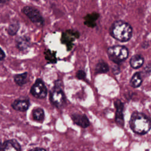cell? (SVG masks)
Wrapping results in <instances>:
<instances>
[{
  "label": "cell",
  "mask_w": 151,
  "mask_h": 151,
  "mask_svg": "<svg viewBox=\"0 0 151 151\" xmlns=\"http://www.w3.org/2000/svg\"><path fill=\"white\" fill-rule=\"evenodd\" d=\"M80 37V32L74 29H67L61 34V42L66 45L67 50L70 51L72 49L74 41Z\"/></svg>",
  "instance_id": "52a82bcc"
},
{
  "label": "cell",
  "mask_w": 151,
  "mask_h": 151,
  "mask_svg": "<svg viewBox=\"0 0 151 151\" xmlns=\"http://www.w3.org/2000/svg\"><path fill=\"white\" fill-rule=\"evenodd\" d=\"M7 1H0V4H5V3H6Z\"/></svg>",
  "instance_id": "cb8c5ba5"
},
{
  "label": "cell",
  "mask_w": 151,
  "mask_h": 151,
  "mask_svg": "<svg viewBox=\"0 0 151 151\" xmlns=\"http://www.w3.org/2000/svg\"><path fill=\"white\" fill-rule=\"evenodd\" d=\"M0 151H21V147L15 139L0 142Z\"/></svg>",
  "instance_id": "9c48e42d"
},
{
  "label": "cell",
  "mask_w": 151,
  "mask_h": 151,
  "mask_svg": "<svg viewBox=\"0 0 151 151\" xmlns=\"http://www.w3.org/2000/svg\"><path fill=\"white\" fill-rule=\"evenodd\" d=\"M44 55L45 59L48 63L55 64L57 63V60L56 57V51H52L50 49H46L44 52Z\"/></svg>",
  "instance_id": "d6986e66"
},
{
  "label": "cell",
  "mask_w": 151,
  "mask_h": 151,
  "mask_svg": "<svg viewBox=\"0 0 151 151\" xmlns=\"http://www.w3.org/2000/svg\"><path fill=\"white\" fill-rule=\"evenodd\" d=\"M14 81L18 86H23L28 81V74L27 72L17 74L14 76Z\"/></svg>",
  "instance_id": "9a60e30c"
},
{
  "label": "cell",
  "mask_w": 151,
  "mask_h": 151,
  "mask_svg": "<svg viewBox=\"0 0 151 151\" xmlns=\"http://www.w3.org/2000/svg\"><path fill=\"white\" fill-rule=\"evenodd\" d=\"M143 82L141 74L140 72H136L132 77L130 80V85L133 88L140 87Z\"/></svg>",
  "instance_id": "e0dca14e"
},
{
  "label": "cell",
  "mask_w": 151,
  "mask_h": 151,
  "mask_svg": "<svg viewBox=\"0 0 151 151\" xmlns=\"http://www.w3.org/2000/svg\"><path fill=\"white\" fill-rule=\"evenodd\" d=\"M76 76L78 80H84L86 78V74L84 70H79L77 71V73L76 74Z\"/></svg>",
  "instance_id": "44dd1931"
},
{
  "label": "cell",
  "mask_w": 151,
  "mask_h": 151,
  "mask_svg": "<svg viewBox=\"0 0 151 151\" xmlns=\"http://www.w3.org/2000/svg\"><path fill=\"white\" fill-rule=\"evenodd\" d=\"M32 116L33 119L38 122H42L45 117L44 110L41 107H35L32 110Z\"/></svg>",
  "instance_id": "2e32d148"
},
{
  "label": "cell",
  "mask_w": 151,
  "mask_h": 151,
  "mask_svg": "<svg viewBox=\"0 0 151 151\" xmlns=\"http://www.w3.org/2000/svg\"><path fill=\"white\" fill-rule=\"evenodd\" d=\"M100 15L97 12L88 14L84 17V24L87 27L94 28L96 26V21L99 18Z\"/></svg>",
  "instance_id": "4fadbf2b"
},
{
  "label": "cell",
  "mask_w": 151,
  "mask_h": 151,
  "mask_svg": "<svg viewBox=\"0 0 151 151\" xmlns=\"http://www.w3.org/2000/svg\"><path fill=\"white\" fill-rule=\"evenodd\" d=\"M31 40L26 35L19 36L15 39L16 47L22 52L27 51L31 47Z\"/></svg>",
  "instance_id": "30bf717a"
},
{
  "label": "cell",
  "mask_w": 151,
  "mask_h": 151,
  "mask_svg": "<svg viewBox=\"0 0 151 151\" xmlns=\"http://www.w3.org/2000/svg\"><path fill=\"white\" fill-rule=\"evenodd\" d=\"M20 27V24L18 21L12 22L8 26L6 31L8 34L11 36H14L17 34Z\"/></svg>",
  "instance_id": "ffe728a7"
},
{
  "label": "cell",
  "mask_w": 151,
  "mask_h": 151,
  "mask_svg": "<svg viewBox=\"0 0 151 151\" xmlns=\"http://www.w3.org/2000/svg\"><path fill=\"white\" fill-rule=\"evenodd\" d=\"M109 32L110 35L116 40L126 42L129 41L132 37L133 28L128 22L118 20L112 24Z\"/></svg>",
  "instance_id": "6da1fadb"
},
{
  "label": "cell",
  "mask_w": 151,
  "mask_h": 151,
  "mask_svg": "<svg viewBox=\"0 0 151 151\" xmlns=\"http://www.w3.org/2000/svg\"><path fill=\"white\" fill-rule=\"evenodd\" d=\"M129 124L130 129L136 134H145L150 129V120L149 117L145 113L134 111L131 114Z\"/></svg>",
  "instance_id": "7a4b0ae2"
},
{
  "label": "cell",
  "mask_w": 151,
  "mask_h": 151,
  "mask_svg": "<svg viewBox=\"0 0 151 151\" xmlns=\"http://www.w3.org/2000/svg\"><path fill=\"white\" fill-rule=\"evenodd\" d=\"M71 151H73V150H71Z\"/></svg>",
  "instance_id": "d4e9b609"
},
{
  "label": "cell",
  "mask_w": 151,
  "mask_h": 151,
  "mask_svg": "<svg viewBox=\"0 0 151 151\" xmlns=\"http://www.w3.org/2000/svg\"><path fill=\"white\" fill-rule=\"evenodd\" d=\"M107 53L109 58L116 64L125 61L129 56L128 49L123 45H116L107 48Z\"/></svg>",
  "instance_id": "3957f363"
},
{
  "label": "cell",
  "mask_w": 151,
  "mask_h": 151,
  "mask_svg": "<svg viewBox=\"0 0 151 151\" xmlns=\"http://www.w3.org/2000/svg\"><path fill=\"white\" fill-rule=\"evenodd\" d=\"M144 63V58L140 54H135L131 57L129 61L130 65L134 69L140 68Z\"/></svg>",
  "instance_id": "5bb4252c"
},
{
  "label": "cell",
  "mask_w": 151,
  "mask_h": 151,
  "mask_svg": "<svg viewBox=\"0 0 151 151\" xmlns=\"http://www.w3.org/2000/svg\"><path fill=\"white\" fill-rule=\"evenodd\" d=\"M59 83V81H56V84H55L50 91L49 99L52 105L60 109L65 103V96Z\"/></svg>",
  "instance_id": "277c9868"
},
{
  "label": "cell",
  "mask_w": 151,
  "mask_h": 151,
  "mask_svg": "<svg viewBox=\"0 0 151 151\" xmlns=\"http://www.w3.org/2000/svg\"><path fill=\"white\" fill-rule=\"evenodd\" d=\"M6 57V54L4 52V51L0 47V62L4 60V58Z\"/></svg>",
  "instance_id": "7402d4cb"
},
{
  "label": "cell",
  "mask_w": 151,
  "mask_h": 151,
  "mask_svg": "<svg viewBox=\"0 0 151 151\" xmlns=\"http://www.w3.org/2000/svg\"><path fill=\"white\" fill-rule=\"evenodd\" d=\"M12 108L18 111L24 112L26 111L30 106V103L28 99H20L15 100L11 103Z\"/></svg>",
  "instance_id": "8fae6325"
},
{
  "label": "cell",
  "mask_w": 151,
  "mask_h": 151,
  "mask_svg": "<svg viewBox=\"0 0 151 151\" xmlns=\"http://www.w3.org/2000/svg\"><path fill=\"white\" fill-rule=\"evenodd\" d=\"M29 151H46V150L42 148H35L30 150Z\"/></svg>",
  "instance_id": "603a6c76"
},
{
  "label": "cell",
  "mask_w": 151,
  "mask_h": 151,
  "mask_svg": "<svg viewBox=\"0 0 151 151\" xmlns=\"http://www.w3.org/2000/svg\"><path fill=\"white\" fill-rule=\"evenodd\" d=\"M71 119L76 124L83 128H86L90 124V121L87 116L84 114L74 113L71 115Z\"/></svg>",
  "instance_id": "7c38bea8"
},
{
  "label": "cell",
  "mask_w": 151,
  "mask_h": 151,
  "mask_svg": "<svg viewBox=\"0 0 151 151\" xmlns=\"http://www.w3.org/2000/svg\"><path fill=\"white\" fill-rule=\"evenodd\" d=\"M30 93L35 98L44 99L47 95V88L41 78H37L30 88Z\"/></svg>",
  "instance_id": "8992f818"
},
{
  "label": "cell",
  "mask_w": 151,
  "mask_h": 151,
  "mask_svg": "<svg viewBox=\"0 0 151 151\" xmlns=\"http://www.w3.org/2000/svg\"><path fill=\"white\" fill-rule=\"evenodd\" d=\"M109 71V66L103 60H100L95 66V72L97 74L106 73Z\"/></svg>",
  "instance_id": "ac0fdd59"
},
{
  "label": "cell",
  "mask_w": 151,
  "mask_h": 151,
  "mask_svg": "<svg viewBox=\"0 0 151 151\" xmlns=\"http://www.w3.org/2000/svg\"><path fill=\"white\" fill-rule=\"evenodd\" d=\"M21 11L34 24L38 27H42L44 25V18L37 8L31 6H25L22 8Z\"/></svg>",
  "instance_id": "5b68a950"
},
{
  "label": "cell",
  "mask_w": 151,
  "mask_h": 151,
  "mask_svg": "<svg viewBox=\"0 0 151 151\" xmlns=\"http://www.w3.org/2000/svg\"><path fill=\"white\" fill-rule=\"evenodd\" d=\"M114 104L116 108L115 122L119 126L123 127L124 124V114H123L124 104L120 99H117L114 101Z\"/></svg>",
  "instance_id": "ba28073f"
}]
</instances>
